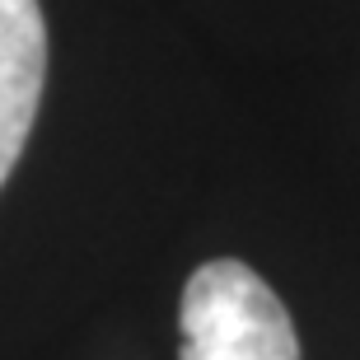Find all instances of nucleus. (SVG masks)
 Returning <instances> with one entry per match:
<instances>
[{
    "label": "nucleus",
    "mask_w": 360,
    "mask_h": 360,
    "mask_svg": "<svg viewBox=\"0 0 360 360\" xmlns=\"http://www.w3.org/2000/svg\"><path fill=\"white\" fill-rule=\"evenodd\" d=\"M183 360H300V337L271 285L234 257L192 271L178 309Z\"/></svg>",
    "instance_id": "nucleus-1"
},
{
    "label": "nucleus",
    "mask_w": 360,
    "mask_h": 360,
    "mask_svg": "<svg viewBox=\"0 0 360 360\" xmlns=\"http://www.w3.org/2000/svg\"><path fill=\"white\" fill-rule=\"evenodd\" d=\"M47 80V24L38 0H0V183L28 146Z\"/></svg>",
    "instance_id": "nucleus-2"
}]
</instances>
